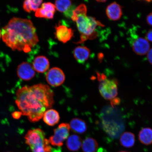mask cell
Segmentation results:
<instances>
[{"mask_svg":"<svg viewBox=\"0 0 152 152\" xmlns=\"http://www.w3.org/2000/svg\"><path fill=\"white\" fill-rule=\"evenodd\" d=\"M147 22L149 25L152 26V12L147 16Z\"/></svg>","mask_w":152,"mask_h":152,"instance_id":"obj_26","label":"cell"},{"mask_svg":"<svg viewBox=\"0 0 152 152\" xmlns=\"http://www.w3.org/2000/svg\"><path fill=\"white\" fill-rule=\"evenodd\" d=\"M56 7L50 2L42 4L40 8L36 11L35 16L37 18L52 19L54 18Z\"/></svg>","mask_w":152,"mask_h":152,"instance_id":"obj_11","label":"cell"},{"mask_svg":"<svg viewBox=\"0 0 152 152\" xmlns=\"http://www.w3.org/2000/svg\"><path fill=\"white\" fill-rule=\"evenodd\" d=\"M132 48L135 53L139 56H144L147 54L150 49V45L147 39L139 37L135 39L132 43Z\"/></svg>","mask_w":152,"mask_h":152,"instance_id":"obj_10","label":"cell"},{"mask_svg":"<svg viewBox=\"0 0 152 152\" xmlns=\"http://www.w3.org/2000/svg\"><path fill=\"white\" fill-rule=\"evenodd\" d=\"M43 0H25L23 8L25 11L28 13L36 12L42 3Z\"/></svg>","mask_w":152,"mask_h":152,"instance_id":"obj_22","label":"cell"},{"mask_svg":"<svg viewBox=\"0 0 152 152\" xmlns=\"http://www.w3.org/2000/svg\"><path fill=\"white\" fill-rule=\"evenodd\" d=\"M96 1L99 2L103 3L107 1V0H96Z\"/></svg>","mask_w":152,"mask_h":152,"instance_id":"obj_29","label":"cell"},{"mask_svg":"<svg viewBox=\"0 0 152 152\" xmlns=\"http://www.w3.org/2000/svg\"><path fill=\"white\" fill-rule=\"evenodd\" d=\"M112 106L117 105L120 103L121 100L119 98H115L111 100Z\"/></svg>","mask_w":152,"mask_h":152,"instance_id":"obj_27","label":"cell"},{"mask_svg":"<svg viewBox=\"0 0 152 152\" xmlns=\"http://www.w3.org/2000/svg\"><path fill=\"white\" fill-rule=\"evenodd\" d=\"M3 41L12 50L28 53L39 42L36 29L31 20L13 18L1 31Z\"/></svg>","mask_w":152,"mask_h":152,"instance_id":"obj_2","label":"cell"},{"mask_svg":"<svg viewBox=\"0 0 152 152\" xmlns=\"http://www.w3.org/2000/svg\"><path fill=\"white\" fill-rule=\"evenodd\" d=\"M50 66L49 61L46 57L43 56L36 57L34 60L33 66L35 71L43 73L48 69Z\"/></svg>","mask_w":152,"mask_h":152,"instance_id":"obj_13","label":"cell"},{"mask_svg":"<svg viewBox=\"0 0 152 152\" xmlns=\"http://www.w3.org/2000/svg\"><path fill=\"white\" fill-rule=\"evenodd\" d=\"M54 95L48 86L39 83L18 89L15 102L22 115L35 123L42 118L45 112L52 107Z\"/></svg>","mask_w":152,"mask_h":152,"instance_id":"obj_1","label":"cell"},{"mask_svg":"<svg viewBox=\"0 0 152 152\" xmlns=\"http://www.w3.org/2000/svg\"><path fill=\"white\" fill-rule=\"evenodd\" d=\"M100 94L106 100H111L115 98L118 94V82L116 79H109L104 74L97 73Z\"/></svg>","mask_w":152,"mask_h":152,"instance_id":"obj_5","label":"cell"},{"mask_svg":"<svg viewBox=\"0 0 152 152\" xmlns=\"http://www.w3.org/2000/svg\"><path fill=\"white\" fill-rule=\"evenodd\" d=\"M87 9L84 4H82L74 9L71 17L75 22L77 27L80 33V39L76 44H81L88 39L96 38L98 34L96 31L97 27L102 25L96 18L87 16Z\"/></svg>","mask_w":152,"mask_h":152,"instance_id":"obj_3","label":"cell"},{"mask_svg":"<svg viewBox=\"0 0 152 152\" xmlns=\"http://www.w3.org/2000/svg\"><path fill=\"white\" fill-rule=\"evenodd\" d=\"M69 125L72 130L77 134H83L87 130L86 123L80 119L75 118L72 119Z\"/></svg>","mask_w":152,"mask_h":152,"instance_id":"obj_18","label":"cell"},{"mask_svg":"<svg viewBox=\"0 0 152 152\" xmlns=\"http://www.w3.org/2000/svg\"><path fill=\"white\" fill-rule=\"evenodd\" d=\"M70 127L69 124L63 123L55 129L54 134L49 138V142L52 145L60 147L69 136Z\"/></svg>","mask_w":152,"mask_h":152,"instance_id":"obj_6","label":"cell"},{"mask_svg":"<svg viewBox=\"0 0 152 152\" xmlns=\"http://www.w3.org/2000/svg\"><path fill=\"white\" fill-rule=\"evenodd\" d=\"M68 149L72 151H76L80 148L82 142L81 138L76 134H72L68 137L66 142Z\"/></svg>","mask_w":152,"mask_h":152,"instance_id":"obj_17","label":"cell"},{"mask_svg":"<svg viewBox=\"0 0 152 152\" xmlns=\"http://www.w3.org/2000/svg\"><path fill=\"white\" fill-rule=\"evenodd\" d=\"M106 12L108 18L113 21L119 20L123 14L121 6L115 2L112 3L108 6Z\"/></svg>","mask_w":152,"mask_h":152,"instance_id":"obj_12","label":"cell"},{"mask_svg":"<svg viewBox=\"0 0 152 152\" xmlns=\"http://www.w3.org/2000/svg\"><path fill=\"white\" fill-rule=\"evenodd\" d=\"M55 7L58 11L64 13L66 16H72L74 10L72 8V2L71 0H56Z\"/></svg>","mask_w":152,"mask_h":152,"instance_id":"obj_15","label":"cell"},{"mask_svg":"<svg viewBox=\"0 0 152 152\" xmlns=\"http://www.w3.org/2000/svg\"><path fill=\"white\" fill-rule=\"evenodd\" d=\"M43 121L50 126H53L59 121L60 117L58 112L54 109L47 110L43 115Z\"/></svg>","mask_w":152,"mask_h":152,"instance_id":"obj_16","label":"cell"},{"mask_svg":"<svg viewBox=\"0 0 152 152\" xmlns=\"http://www.w3.org/2000/svg\"><path fill=\"white\" fill-rule=\"evenodd\" d=\"M146 39L148 41L152 42V29L149 30L146 34Z\"/></svg>","mask_w":152,"mask_h":152,"instance_id":"obj_23","label":"cell"},{"mask_svg":"<svg viewBox=\"0 0 152 152\" xmlns=\"http://www.w3.org/2000/svg\"><path fill=\"white\" fill-rule=\"evenodd\" d=\"M138 1H145L148 3L151 2H152V0H138Z\"/></svg>","mask_w":152,"mask_h":152,"instance_id":"obj_30","label":"cell"},{"mask_svg":"<svg viewBox=\"0 0 152 152\" xmlns=\"http://www.w3.org/2000/svg\"><path fill=\"white\" fill-rule=\"evenodd\" d=\"M55 36L60 42L65 43L69 41L74 35V31L71 28L58 23L55 27Z\"/></svg>","mask_w":152,"mask_h":152,"instance_id":"obj_8","label":"cell"},{"mask_svg":"<svg viewBox=\"0 0 152 152\" xmlns=\"http://www.w3.org/2000/svg\"><path fill=\"white\" fill-rule=\"evenodd\" d=\"M135 137L134 134L129 132L124 133L120 138L121 145L126 148L132 147L134 145Z\"/></svg>","mask_w":152,"mask_h":152,"instance_id":"obj_20","label":"cell"},{"mask_svg":"<svg viewBox=\"0 0 152 152\" xmlns=\"http://www.w3.org/2000/svg\"><path fill=\"white\" fill-rule=\"evenodd\" d=\"M82 147L83 152H96L98 149V144L94 139L87 138L83 140Z\"/></svg>","mask_w":152,"mask_h":152,"instance_id":"obj_21","label":"cell"},{"mask_svg":"<svg viewBox=\"0 0 152 152\" xmlns=\"http://www.w3.org/2000/svg\"><path fill=\"white\" fill-rule=\"evenodd\" d=\"M138 138L142 144L151 145L152 144V129L149 128L142 129L139 133Z\"/></svg>","mask_w":152,"mask_h":152,"instance_id":"obj_19","label":"cell"},{"mask_svg":"<svg viewBox=\"0 0 152 152\" xmlns=\"http://www.w3.org/2000/svg\"><path fill=\"white\" fill-rule=\"evenodd\" d=\"M90 54V49L85 46H77L73 50L74 58L78 62L81 64L84 63L88 59Z\"/></svg>","mask_w":152,"mask_h":152,"instance_id":"obj_14","label":"cell"},{"mask_svg":"<svg viewBox=\"0 0 152 152\" xmlns=\"http://www.w3.org/2000/svg\"><path fill=\"white\" fill-rule=\"evenodd\" d=\"M17 74L22 80L28 81L33 79L35 75L33 65L27 62H23L18 66Z\"/></svg>","mask_w":152,"mask_h":152,"instance_id":"obj_9","label":"cell"},{"mask_svg":"<svg viewBox=\"0 0 152 152\" xmlns=\"http://www.w3.org/2000/svg\"><path fill=\"white\" fill-rule=\"evenodd\" d=\"M22 114L20 112L15 111L12 114V116L14 119H18L20 118Z\"/></svg>","mask_w":152,"mask_h":152,"instance_id":"obj_25","label":"cell"},{"mask_svg":"<svg viewBox=\"0 0 152 152\" xmlns=\"http://www.w3.org/2000/svg\"><path fill=\"white\" fill-rule=\"evenodd\" d=\"M46 79L49 84L52 86L58 87L64 83L65 80V76L60 68L53 67L47 72Z\"/></svg>","mask_w":152,"mask_h":152,"instance_id":"obj_7","label":"cell"},{"mask_svg":"<svg viewBox=\"0 0 152 152\" xmlns=\"http://www.w3.org/2000/svg\"><path fill=\"white\" fill-rule=\"evenodd\" d=\"M52 152H62L61 148L59 147L57 148H52Z\"/></svg>","mask_w":152,"mask_h":152,"instance_id":"obj_28","label":"cell"},{"mask_svg":"<svg viewBox=\"0 0 152 152\" xmlns=\"http://www.w3.org/2000/svg\"><path fill=\"white\" fill-rule=\"evenodd\" d=\"M25 139L26 143L29 146L32 152H52L50 142L40 129L28 131Z\"/></svg>","mask_w":152,"mask_h":152,"instance_id":"obj_4","label":"cell"},{"mask_svg":"<svg viewBox=\"0 0 152 152\" xmlns=\"http://www.w3.org/2000/svg\"><path fill=\"white\" fill-rule=\"evenodd\" d=\"M128 152L125 151H121V152Z\"/></svg>","mask_w":152,"mask_h":152,"instance_id":"obj_32","label":"cell"},{"mask_svg":"<svg viewBox=\"0 0 152 152\" xmlns=\"http://www.w3.org/2000/svg\"><path fill=\"white\" fill-rule=\"evenodd\" d=\"M147 54V58L148 61L152 65V48L149 49Z\"/></svg>","mask_w":152,"mask_h":152,"instance_id":"obj_24","label":"cell"},{"mask_svg":"<svg viewBox=\"0 0 152 152\" xmlns=\"http://www.w3.org/2000/svg\"><path fill=\"white\" fill-rule=\"evenodd\" d=\"M1 30H0V39H1Z\"/></svg>","mask_w":152,"mask_h":152,"instance_id":"obj_31","label":"cell"}]
</instances>
